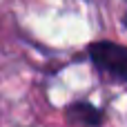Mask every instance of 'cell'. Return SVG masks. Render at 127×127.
<instances>
[{
    "label": "cell",
    "instance_id": "obj_1",
    "mask_svg": "<svg viewBox=\"0 0 127 127\" xmlns=\"http://www.w3.org/2000/svg\"><path fill=\"white\" fill-rule=\"evenodd\" d=\"M94 67L114 83H127V47L112 40H96L89 45Z\"/></svg>",
    "mask_w": 127,
    "mask_h": 127
},
{
    "label": "cell",
    "instance_id": "obj_2",
    "mask_svg": "<svg viewBox=\"0 0 127 127\" xmlns=\"http://www.w3.org/2000/svg\"><path fill=\"white\" fill-rule=\"evenodd\" d=\"M67 118L74 121V123H80L85 127H100L105 116L98 107H94L92 103H85V100H76L67 107Z\"/></svg>",
    "mask_w": 127,
    "mask_h": 127
},
{
    "label": "cell",
    "instance_id": "obj_3",
    "mask_svg": "<svg viewBox=\"0 0 127 127\" xmlns=\"http://www.w3.org/2000/svg\"><path fill=\"white\" fill-rule=\"evenodd\" d=\"M123 25H125V29H127V13L123 16Z\"/></svg>",
    "mask_w": 127,
    "mask_h": 127
}]
</instances>
